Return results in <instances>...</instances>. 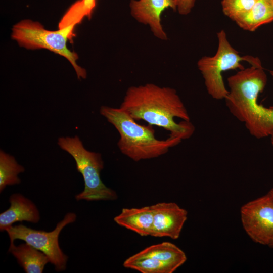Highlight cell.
Wrapping results in <instances>:
<instances>
[{"label":"cell","mask_w":273,"mask_h":273,"mask_svg":"<svg viewBox=\"0 0 273 273\" xmlns=\"http://www.w3.org/2000/svg\"><path fill=\"white\" fill-rule=\"evenodd\" d=\"M120 108L136 121L161 127L182 140L195 131L188 112L176 90L151 83L128 88Z\"/></svg>","instance_id":"1"},{"label":"cell","mask_w":273,"mask_h":273,"mask_svg":"<svg viewBox=\"0 0 273 273\" xmlns=\"http://www.w3.org/2000/svg\"><path fill=\"white\" fill-rule=\"evenodd\" d=\"M267 82V76L259 59L228 78L229 93L224 99L231 114L258 139L273 133V105L266 107L257 102Z\"/></svg>","instance_id":"2"},{"label":"cell","mask_w":273,"mask_h":273,"mask_svg":"<svg viewBox=\"0 0 273 273\" xmlns=\"http://www.w3.org/2000/svg\"><path fill=\"white\" fill-rule=\"evenodd\" d=\"M100 113L117 130V146L121 152L135 162L157 158L177 145L180 138L170 136L159 140L152 126L138 124L129 114L119 108L102 106Z\"/></svg>","instance_id":"3"},{"label":"cell","mask_w":273,"mask_h":273,"mask_svg":"<svg viewBox=\"0 0 273 273\" xmlns=\"http://www.w3.org/2000/svg\"><path fill=\"white\" fill-rule=\"evenodd\" d=\"M75 25H70L56 31L48 30L38 22L29 19L21 21L14 25L11 37L22 47L35 50L45 49L66 58L73 66L78 79H85L86 70L76 63L77 54L70 51L67 43L74 36Z\"/></svg>","instance_id":"4"},{"label":"cell","mask_w":273,"mask_h":273,"mask_svg":"<svg viewBox=\"0 0 273 273\" xmlns=\"http://www.w3.org/2000/svg\"><path fill=\"white\" fill-rule=\"evenodd\" d=\"M57 144L74 158L77 170L83 177L84 188L81 193L75 195L76 200L107 201L117 199L116 192L107 187L101 179L104 161L100 153L86 149L77 135L60 137Z\"/></svg>","instance_id":"5"},{"label":"cell","mask_w":273,"mask_h":273,"mask_svg":"<svg viewBox=\"0 0 273 273\" xmlns=\"http://www.w3.org/2000/svg\"><path fill=\"white\" fill-rule=\"evenodd\" d=\"M218 47L213 56H203L197 62V67L204 81L208 94L217 100L224 99L229 93L222 77V73L230 70L244 69L241 63L247 61L251 64L255 57L241 56L228 40L224 30L217 34Z\"/></svg>","instance_id":"6"},{"label":"cell","mask_w":273,"mask_h":273,"mask_svg":"<svg viewBox=\"0 0 273 273\" xmlns=\"http://www.w3.org/2000/svg\"><path fill=\"white\" fill-rule=\"evenodd\" d=\"M76 219V214L69 212L51 232L34 230L22 224L12 225L6 231L9 237L10 244H14L16 239L23 240L45 254L50 262L55 266L56 271H62L66 268L68 257L60 247L59 234L65 226L74 222Z\"/></svg>","instance_id":"7"},{"label":"cell","mask_w":273,"mask_h":273,"mask_svg":"<svg viewBox=\"0 0 273 273\" xmlns=\"http://www.w3.org/2000/svg\"><path fill=\"white\" fill-rule=\"evenodd\" d=\"M243 227L253 241L269 245L273 238V198L268 194L248 202L240 209Z\"/></svg>","instance_id":"8"},{"label":"cell","mask_w":273,"mask_h":273,"mask_svg":"<svg viewBox=\"0 0 273 273\" xmlns=\"http://www.w3.org/2000/svg\"><path fill=\"white\" fill-rule=\"evenodd\" d=\"M152 206L153 222L150 236L177 239L187 219V210L174 202H160Z\"/></svg>","instance_id":"9"},{"label":"cell","mask_w":273,"mask_h":273,"mask_svg":"<svg viewBox=\"0 0 273 273\" xmlns=\"http://www.w3.org/2000/svg\"><path fill=\"white\" fill-rule=\"evenodd\" d=\"M129 7L133 18L138 22L148 25L156 37L163 40L167 39L161 15L168 8L176 10L174 0H131Z\"/></svg>","instance_id":"10"},{"label":"cell","mask_w":273,"mask_h":273,"mask_svg":"<svg viewBox=\"0 0 273 273\" xmlns=\"http://www.w3.org/2000/svg\"><path fill=\"white\" fill-rule=\"evenodd\" d=\"M9 208L0 214V230L6 231L15 222L26 221L33 223L39 222L40 216L36 205L20 193L12 194Z\"/></svg>","instance_id":"11"},{"label":"cell","mask_w":273,"mask_h":273,"mask_svg":"<svg viewBox=\"0 0 273 273\" xmlns=\"http://www.w3.org/2000/svg\"><path fill=\"white\" fill-rule=\"evenodd\" d=\"M114 220L119 225L141 236H150L153 222L152 206L123 208Z\"/></svg>","instance_id":"12"},{"label":"cell","mask_w":273,"mask_h":273,"mask_svg":"<svg viewBox=\"0 0 273 273\" xmlns=\"http://www.w3.org/2000/svg\"><path fill=\"white\" fill-rule=\"evenodd\" d=\"M8 252L16 258L26 273H42L46 265L50 262L45 254L26 242L18 246L10 244Z\"/></svg>","instance_id":"13"},{"label":"cell","mask_w":273,"mask_h":273,"mask_svg":"<svg viewBox=\"0 0 273 273\" xmlns=\"http://www.w3.org/2000/svg\"><path fill=\"white\" fill-rule=\"evenodd\" d=\"M132 256L153 258L175 264L179 267L187 260L185 253L175 244L168 242L150 246Z\"/></svg>","instance_id":"14"},{"label":"cell","mask_w":273,"mask_h":273,"mask_svg":"<svg viewBox=\"0 0 273 273\" xmlns=\"http://www.w3.org/2000/svg\"><path fill=\"white\" fill-rule=\"evenodd\" d=\"M273 22V2L271 0H257L250 11L236 22L241 29L255 31L262 25Z\"/></svg>","instance_id":"15"},{"label":"cell","mask_w":273,"mask_h":273,"mask_svg":"<svg viewBox=\"0 0 273 273\" xmlns=\"http://www.w3.org/2000/svg\"><path fill=\"white\" fill-rule=\"evenodd\" d=\"M124 267L142 273H173L179 267L174 264L150 258H135L131 256L123 262Z\"/></svg>","instance_id":"16"},{"label":"cell","mask_w":273,"mask_h":273,"mask_svg":"<svg viewBox=\"0 0 273 273\" xmlns=\"http://www.w3.org/2000/svg\"><path fill=\"white\" fill-rule=\"evenodd\" d=\"M97 0H77L67 9L60 21L59 29L80 23L87 17L92 18L96 7Z\"/></svg>","instance_id":"17"},{"label":"cell","mask_w":273,"mask_h":273,"mask_svg":"<svg viewBox=\"0 0 273 273\" xmlns=\"http://www.w3.org/2000/svg\"><path fill=\"white\" fill-rule=\"evenodd\" d=\"M24 167L19 164L14 157L0 151V192L9 185L19 184L21 180L18 175L24 172Z\"/></svg>","instance_id":"18"},{"label":"cell","mask_w":273,"mask_h":273,"mask_svg":"<svg viewBox=\"0 0 273 273\" xmlns=\"http://www.w3.org/2000/svg\"><path fill=\"white\" fill-rule=\"evenodd\" d=\"M257 0H222L223 14L235 23L245 17Z\"/></svg>","instance_id":"19"},{"label":"cell","mask_w":273,"mask_h":273,"mask_svg":"<svg viewBox=\"0 0 273 273\" xmlns=\"http://www.w3.org/2000/svg\"><path fill=\"white\" fill-rule=\"evenodd\" d=\"M176 11L181 15H187L191 13L194 8L196 0H174Z\"/></svg>","instance_id":"20"},{"label":"cell","mask_w":273,"mask_h":273,"mask_svg":"<svg viewBox=\"0 0 273 273\" xmlns=\"http://www.w3.org/2000/svg\"><path fill=\"white\" fill-rule=\"evenodd\" d=\"M268 193L273 198V188Z\"/></svg>","instance_id":"21"},{"label":"cell","mask_w":273,"mask_h":273,"mask_svg":"<svg viewBox=\"0 0 273 273\" xmlns=\"http://www.w3.org/2000/svg\"><path fill=\"white\" fill-rule=\"evenodd\" d=\"M268 246L270 247H273V238L271 240L269 245H268Z\"/></svg>","instance_id":"22"},{"label":"cell","mask_w":273,"mask_h":273,"mask_svg":"<svg viewBox=\"0 0 273 273\" xmlns=\"http://www.w3.org/2000/svg\"><path fill=\"white\" fill-rule=\"evenodd\" d=\"M270 141H271V145L273 146V133L271 134V135L270 136Z\"/></svg>","instance_id":"23"},{"label":"cell","mask_w":273,"mask_h":273,"mask_svg":"<svg viewBox=\"0 0 273 273\" xmlns=\"http://www.w3.org/2000/svg\"><path fill=\"white\" fill-rule=\"evenodd\" d=\"M269 73H270V74L272 77V80H273V70H270L269 71Z\"/></svg>","instance_id":"24"},{"label":"cell","mask_w":273,"mask_h":273,"mask_svg":"<svg viewBox=\"0 0 273 273\" xmlns=\"http://www.w3.org/2000/svg\"><path fill=\"white\" fill-rule=\"evenodd\" d=\"M271 1H272V2H273V0H271Z\"/></svg>","instance_id":"25"}]
</instances>
